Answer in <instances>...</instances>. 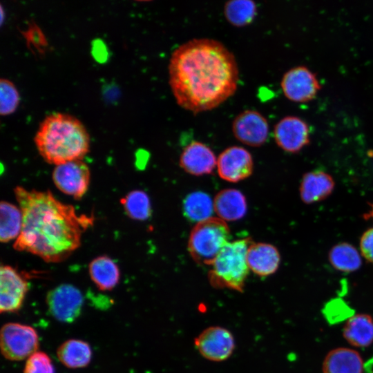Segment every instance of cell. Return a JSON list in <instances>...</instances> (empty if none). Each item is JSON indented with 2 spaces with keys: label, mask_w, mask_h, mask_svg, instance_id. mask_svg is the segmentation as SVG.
<instances>
[{
  "label": "cell",
  "mask_w": 373,
  "mask_h": 373,
  "mask_svg": "<svg viewBox=\"0 0 373 373\" xmlns=\"http://www.w3.org/2000/svg\"><path fill=\"white\" fill-rule=\"evenodd\" d=\"M280 86L285 96L294 102H309L321 89L316 74L304 66L287 70L282 77Z\"/></svg>",
  "instance_id": "9"
},
{
  "label": "cell",
  "mask_w": 373,
  "mask_h": 373,
  "mask_svg": "<svg viewBox=\"0 0 373 373\" xmlns=\"http://www.w3.org/2000/svg\"><path fill=\"white\" fill-rule=\"evenodd\" d=\"M182 209L189 221L198 223L211 218L214 210L213 201L204 192H192L184 198Z\"/></svg>",
  "instance_id": "23"
},
{
  "label": "cell",
  "mask_w": 373,
  "mask_h": 373,
  "mask_svg": "<svg viewBox=\"0 0 373 373\" xmlns=\"http://www.w3.org/2000/svg\"><path fill=\"white\" fill-rule=\"evenodd\" d=\"M219 176L230 182H238L249 177L254 169L251 153L241 146H233L224 149L217 158Z\"/></svg>",
  "instance_id": "12"
},
{
  "label": "cell",
  "mask_w": 373,
  "mask_h": 373,
  "mask_svg": "<svg viewBox=\"0 0 373 373\" xmlns=\"http://www.w3.org/2000/svg\"><path fill=\"white\" fill-rule=\"evenodd\" d=\"M274 136L277 145L288 153H297L309 143L307 123L296 116H286L274 126Z\"/></svg>",
  "instance_id": "14"
},
{
  "label": "cell",
  "mask_w": 373,
  "mask_h": 373,
  "mask_svg": "<svg viewBox=\"0 0 373 373\" xmlns=\"http://www.w3.org/2000/svg\"><path fill=\"white\" fill-rule=\"evenodd\" d=\"M88 271L93 282L102 291L113 289L119 280L120 274L117 265L106 256L93 259L89 264Z\"/></svg>",
  "instance_id": "21"
},
{
  "label": "cell",
  "mask_w": 373,
  "mask_h": 373,
  "mask_svg": "<svg viewBox=\"0 0 373 373\" xmlns=\"http://www.w3.org/2000/svg\"><path fill=\"white\" fill-rule=\"evenodd\" d=\"M247 262L249 269L256 275L268 276L278 270L280 256L278 249L271 244L252 242L247 249Z\"/></svg>",
  "instance_id": "16"
},
{
  "label": "cell",
  "mask_w": 373,
  "mask_h": 373,
  "mask_svg": "<svg viewBox=\"0 0 373 373\" xmlns=\"http://www.w3.org/2000/svg\"><path fill=\"white\" fill-rule=\"evenodd\" d=\"M0 88L1 114L9 115L16 110L19 102V95L15 85L8 79H1Z\"/></svg>",
  "instance_id": "28"
},
{
  "label": "cell",
  "mask_w": 373,
  "mask_h": 373,
  "mask_svg": "<svg viewBox=\"0 0 373 373\" xmlns=\"http://www.w3.org/2000/svg\"><path fill=\"white\" fill-rule=\"evenodd\" d=\"M90 178V169L81 160L57 165L52 172V180L57 188L76 200L82 198L87 191Z\"/></svg>",
  "instance_id": "8"
},
{
  "label": "cell",
  "mask_w": 373,
  "mask_h": 373,
  "mask_svg": "<svg viewBox=\"0 0 373 373\" xmlns=\"http://www.w3.org/2000/svg\"><path fill=\"white\" fill-rule=\"evenodd\" d=\"M14 191L23 217L15 249L59 262L79 247L83 232L93 224V216L77 214L73 206L60 202L50 191L17 186Z\"/></svg>",
  "instance_id": "2"
},
{
  "label": "cell",
  "mask_w": 373,
  "mask_h": 373,
  "mask_svg": "<svg viewBox=\"0 0 373 373\" xmlns=\"http://www.w3.org/2000/svg\"><path fill=\"white\" fill-rule=\"evenodd\" d=\"M23 373H55V368L46 353L37 351L27 358Z\"/></svg>",
  "instance_id": "29"
},
{
  "label": "cell",
  "mask_w": 373,
  "mask_h": 373,
  "mask_svg": "<svg viewBox=\"0 0 373 373\" xmlns=\"http://www.w3.org/2000/svg\"><path fill=\"white\" fill-rule=\"evenodd\" d=\"M28 291V282L22 273L10 266L0 269V311L16 312L23 303Z\"/></svg>",
  "instance_id": "10"
},
{
  "label": "cell",
  "mask_w": 373,
  "mask_h": 373,
  "mask_svg": "<svg viewBox=\"0 0 373 373\" xmlns=\"http://www.w3.org/2000/svg\"><path fill=\"white\" fill-rule=\"evenodd\" d=\"M217 164V158L206 144L193 141L186 146L180 157V166L186 173L196 176L211 173Z\"/></svg>",
  "instance_id": "15"
},
{
  "label": "cell",
  "mask_w": 373,
  "mask_h": 373,
  "mask_svg": "<svg viewBox=\"0 0 373 373\" xmlns=\"http://www.w3.org/2000/svg\"><path fill=\"white\" fill-rule=\"evenodd\" d=\"M229 238L230 230L225 221L211 217L196 223L192 229L188 251L198 264L211 266Z\"/></svg>",
  "instance_id": "5"
},
{
  "label": "cell",
  "mask_w": 373,
  "mask_h": 373,
  "mask_svg": "<svg viewBox=\"0 0 373 373\" xmlns=\"http://www.w3.org/2000/svg\"><path fill=\"white\" fill-rule=\"evenodd\" d=\"M50 315L62 323H70L80 315L84 297L80 290L70 284H61L50 290L46 299Z\"/></svg>",
  "instance_id": "7"
},
{
  "label": "cell",
  "mask_w": 373,
  "mask_h": 373,
  "mask_svg": "<svg viewBox=\"0 0 373 373\" xmlns=\"http://www.w3.org/2000/svg\"><path fill=\"white\" fill-rule=\"evenodd\" d=\"M214 211L224 221H236L243 218L247 210L245 195L235 189L220 191L213 200Z\"/></svg>",
  "instance_id": "18"
},
{
  "label": "cell",
  "mask_w": 373,
  "mask_h": 373,
  "mask_svg": "<svg viewBox=\"0 0 373 373\" xmlns=\"http://www.w3.org/2000/svg\"><path fill=\"white\" fill-rule=\"evenodd\" d=\"M343 335L354 347L370 345L373 343L372 317L366 314H358L350 317L344 325Z\"/></svg>",
  "instance_id": "20"
},
{
  "label": "cell",
  "mask_w": 373,
  "mask_h": 373,
  "mask_svg": "<svg viewBox=\"0 0 373 373\" xmlns=\"http://www.w3.org/2000/svg\"><path fill=\"white\" fill-rule=\"evenodd\" d=\"M335 182L328 173L322 170L309 171L302 178L300 196L305 204L320 202L332 194Z\"/></svg>",
  "instance_id": "17"
},
{
  "label": "cell",
  "mask_w": 373,
  "mask_h": 373,
  "mask_svg": "<svg viewBox=\"0 0 373 373\" xmlns=\"http://www.w3.org/2000/svg\"><path fill=\"white\" fill-rule=\"evenodd\" d=\"M121 203L127 216L136 220H145L151 214V205L148 195L141 190H135L122 198Z\"/></svg>",
  "instance_id": "27"
},
{
  "label": "cell",
  "mask_w": 373,
  "mask_h": 373,
  "mask_svg": "<svg viewBox=\"0 0 373 373\" xmlns=\"http://www.w3.org/2000/svg\"><path fill=\"white\" fill-rule=\"evenodd\" d=\"M39 336L31 326L8 323L1 329L0 347L2 355L10 361H21L36 352Z\"/></svg>",
  "instance_id": "6"
},
{
  "label": "cell",
  "mask_w": 373,
  "mask_h": 373,
  "mask_svg": "<svg viewBox=\"0 0 373 373\" xmlns=\"http://www.w3.org/2000/svg\"><path fill=\"white\" fill-rule=\"evenodd\" d=\"M177 104L194 114L217 108L236 92L239 72L233 53L211 39H191L177 48L169 64Z\"/></svg>",
  "instance_id": "1"
},
{
  "label": "cell",
  "mask_w": 373,
  "mask_h": 373,
  "mask_svg": "<svg viewBox=\"0 0 373 373\" xmlns=\"http://www.w3.org/2000/svg\"><path fill=\"white\" fill-rule=\"evenodd\" d=\"M232 132L240 142L250 146H260L267 140L269 124L260 113L246 110L234 118Z\"/></svg>",
  "instance_id": "13"
},
{
  "label": "cell",
  "mask_w": 373,
  "mask_h": 373,
  "mask_svg": "<svg viewBox=\"0 0 373 373\" xmlns=\"http://www.w3.org/2000/svg\"><path fill=\"white\" fill-rule=\"evenodd\" d=\"M250 238L229 242L220 252L209 272V280L216 288L242 291L249 274L247 252Z\"/></svg>",
  "instance_id": "4"
},
{
  "label": "cell",
  "mask_w": 373,
  "mask_h": 373,
  "mask_svg": "<svg viewBox=\"0 0 373 373\" xmlns=\"http://www.w3.org/2000/svg\"><path fill=\"white\" fill-rule=\"evenodd\" d=\"M256 13V5L251 0H231L224 6L227 21L235 27L249 25L254 21Z\"/></svg>",
  "instance_id": "26"
},
{
  "label": "cell",
  "mask_w": 373,
  "mask_h": 373,
  "mask_svg": "<svg viewBox=\"0 0 373 373\" xmlns=\"http://www.w3.org/2000/svg\"><path fill=\"white\" fill-rule=\"evenodd\" d=\"M195 345L203 357L218 362L224 361L231 355L235 348V341L228 329L213 326L199 334L195 340Z\"/></svg>",
  "instance_id": "11"
},
{
  "label": "cell",
  "mask_w": 373,
  "mask_h": 373,
  "mask_svg": "<svg viewBox=\"0 0 373 373\" xmlns=\"http://www.w3.org/2000/svg\"><path fill=\"white\" fill-rule=\"evenodd\" d=\"M57 355L59 361L72 369L86 367L91 361L92 350L88 343L79 339H69L58 347Z\"/></svg>",
  "instance_id": "22"
},
{
  "label": "cell",
  "mask_w": 373,
  "mask_h": 373,
  "mask_svg": "<svg viewBox=\"0 0 373 373\" xmlns=\"http://www.w3.org/2000/svg\"><path fill=\"white\" fill-rule=\"evenodd\" d=\"M34 141L43 159L55 166L82 160L89 151L90 137L76 117L56 113L40 124Z\"/></svg>",
  "instance_id": "3"
},
{
  "label": "cell",
  "mask_w": 373,
  "mask_h": 373,
  "mask_svg": "<svg viewBox=\"0 0 373 373\" xmlns=\"http://www.w3.org/2000/svg\"><path fill=\"white\" fill-rule=\"evenodd\" d=\"M369 205L370 207L369 211L363 215V218L366 220L373 219V203H370Z\"/></svg>",
  "instance_id": "31"
},
{
  "label": "cell",
  "mask_w": 373,
  "mask_h": 373,
  "mask_svg": "<svg viewBox=\"0 0 373 373\" xmlns=\"http://www.w3.org/2000/svg\"><path fill=\"white\" fill-rule=\"evenodd\" d=\"M360 250L368 262H373V227L368 229L361 236Z\"/></svg>",
  "instance_id": "30"
},
{
  "label": "cell",
  "mask_w": 373,
  "mask_h": 373,
  "mask_svg": "<svg viewBox=\"0 0 373 373\" xmlns=\"http://www.w3.org/2000/svg\"><path fill=\"white\" fill-rule=\"evenodd\" d=\"M328 258L334 269L345 273L358 270L362 264L358 250L347 242H340L332 247L329 251Z\"/></svg>",
  "instance_id": "24"
},
{
  "label": "cell",
  "mask_w": 373,
  "mask_h": 373,
  "mask_svg": "<svg viewBox=\"0 0 373 373\" xmlns=\"http://www.w3.org/2000/svg\"><path fill=\"white\" fill-rule=\"evenodd\" d=\"M0 240L8 242L20 234L23 217L19 207L6 201L0 204Z\"/></svg>",
  "instance_id": "25"
},
{
  "label": "cell",
  "mask_w": 373,
  "mask_h": 373,
  "mask_svg": "<svg viewBox=\"0 0 373 373\" xmlns=\"http://www.w3.org/2000/svg\"><path fill=\"white\" fill-rule=\"evenodd\" d=\"M322 369L323 373H363V362L357 351L338 347L328 352Z\"/></svg>",
  "instance_id": "19"
}]
</instances>
